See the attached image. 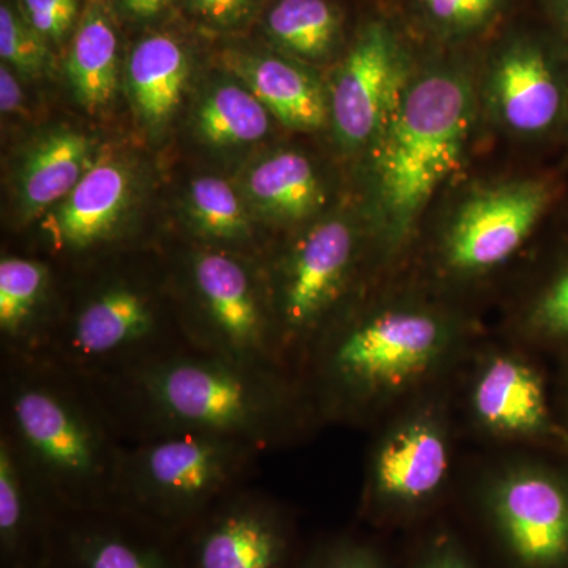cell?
Listing matches in <instances>:
<instances>
[{
  "instance_id": "obj_10",
  "label": "cell",
  "mask_w": 568,
  "mask_h": 568,
  "mask_svg": "<svg viewBox=\"0 0 568 568\" xmlns=\"http://www.w3.org/2000/svg\"><path fill=\"white\" fill-rule=\"evenodd\" d=\"M406 65L394 33L381 22L366 26L332 85L331 118L346 148L379 136L405 92Z\"/></svg>"
},
{
  "instance_id": "obj_16",
  "label": "cell",
  "mask_w": 568,
  "mask_h": 568,
  "mask_svg": "<svg viewBox=\"0 0 568 568\" xmlns=\"http://www.w3.org/2000/svg\"><path fill=\"white\" fill-rule=\"evenodd\" d=\"M55 274L41 257L0 260V358H40L62 320L54 310Z\"/></svg>"
},
{
  "instance_id": "obj_18",
  "label": "cell",
  "mask_w": 568,
  "mask_h": 568,
  "mask_svg": "<svg viewBox=\"0 0 568 568\" xmlns=\"http://www.w3.org/2000/svg\"><path fill=\"white\" fill-rule=\"evenodd\" d=\"M227 65L287 129L315 132L331 115V103L320 82L301 67L275 55L231 52Z\"/></svg>"
},
{
  "instance_id": "obj_6",
  "label": "cell",
  "mask_w": 568,
  "mask_h": 568,
  "mask_svg": "<svg viewBox=\"0 0 568 568\" xmlns=\"http://www.w3.org/2000/svg\"><path fill=\"white\" fill-rule=\"evenodd\" d=\"M446 343L443 323L422 312L381 313L346 327L310 355L321 407L349 413L407 386L436 364Z\"/></svg>"
},
{
  "instance_id": "obj_8",
  "label": "cell",
  "mask_w": 568,
  "mask_h": 568,
  "mask_svg": "<svg viewBox=\"0 0 568 568\" xmlns=\"http://www.w3.org/2000/svg\"><path fill=\"white\" fill-rule=\"evenodd\" d=\"M354 233L343 220L317 223L280 264L271 304L284 369L298 362L342 297L354 261Z\"/></svg>"
},
{
  "instance_id": "obj_25",
  "label": "cell",
  "mask_w": 568,
  "mask_h": 568,
  "mask_svg": "<svg viewBox=\"0 0 568 568\" xmlns=\"http://www.w3.org/2000/svg\"><path fill=\"white\" fill-rule=\"evenodd\" d=\"M338 13L327 0H276L265 17L275 44L302 59L325 58L339 39Z\"/></svg>"
},
{
  "instance_id": "obj_30",
  "label": "cell",
  "mask_w": 568,
  "mask_h": 568,
  "mask_svg": "<svg viewBox=\"0 0 568 568\" xmlns=\"http://www.w3.org/2000/svg\"><path fill=\"white\" fill-rule=\"evenodd\" d=\"M426 13L444 28L467 31L478 28L497 13L504 0H420Z\"/></svg>"
},
{
  "instance_id": "obj_31",
  "label": "cell",
  "mask_w": 568,
  "mask_h": 568,
  "mask_svg": "<svg viewBox=\"0 0 568 568\" xmlns=\"http://www.w3.org/2000/svg\"><path fill=\"white\" fill-rule=\"evenodd\" d=\"M298 568H386L375 549L354 538H336L317 548Z\"/></svg>"
},
{
  "instance_id": "obj_23",
  "label": "cell",
  "mask_w": 568,
  "mask_h": 568,
  "mask_svg": "<svg viewBox=\"0 0 568 568\" xmlns=\"http://www.w3.org/2000/svg\"><path fill=\"white\" fill-rule=\"evenodd\" d=\"M74 99L95 112L111 102L118 89V36L100 3H89L78 22L65 62Z\"/></svg>"
},
{
  "instance_id": "obj_17",
  "label": "cell",
  "mask_w": 568,
  "mask_h": 568,
  "mask_svg": "<svg viewBox=\"0 0 568 568\" xmlns=\"http://www.w3.org/2000/svg\"><path fill=\"white\" fill-rule=\"evenodd\" d=\"M58 515L0 433V568H47Z\"/></svg>"
},
{
  "instance_id": "obj_33",
  "label": "cell",
  "mask_w": 568,
  "mask_h": 568,
  "mask_svg": "<svg viewBox=\"0 0 568 568\" xmlns=\"http://www.w3.org/2000/svg\"><path fill=\"white\" fill-rule=\"evenodd\" d=\"M416 568H476L462 545L450 536H437L428 541Z\"/></svg>"
},
{
  "instance_id": "obj_7",
  "label": "cell",
  "mask_w": 568,
  "mask_h": 568,
  "mask_svg": "<svg viewBox=\"0 0 568 568\" xmlns=\"http://www.w3.org/2000/svg\"><path fill=\"white\" fill-rule=\"evenodd\" d=\"M182 264L185 305L178 316L189 345L241 364L286 372L271 301L248 260L201 246L186 254Z\"/></svg>"
},
{
  "instance_id": "obj_19",
  "label": "cell",
  "mask_w": 568,
  "mask_h": 568,
  "mask_svg": "<svg viewBox=\"0 0 568 568\" xmlns=\"http://www.w3.org/2000/svg\"><path fill=\"white\" fill-rule=\"evenodd\" d=\"M95 142L77 130L44 134L26 153L18 173L21 216L32 220L62 200L95 164Z\"/></svg>"
},
{
  "instance_id": "obj_12",
  "label": "cell",
  "mask_w": 568,
  "mask_h": 568,
  "mask_svg": "<svg viewBox=\"0 0 568 568\" xmlns=\"http://www.w3.org/2000/svg\"><path fill=\"white\" fill-rule=\"evenodd\" d=\"M551 192L545 182L504 183L467 200L452 224L447 260L463 272L488 271L507 261L540 222Z\"/></svg>"
},
{
  "instance_id": "obj_5",
  "label": "cell",
  "mask_w": 568,
  "mask_h": 568,
  "mask_svg": "<svg viewBox=\"0 0 568 568\" xmlns=\"http://www.w3.org/2000/svg\"><path fill=\"white\" fill-rule=\"evenodd\" d=\"M186 346L178 313L164 312L151 287L112 275L63 308L40 358L97 384Z\"/></svg>"
},
{
  "instance_id": "obj_29",
  "label": "cell",
  "mask_w": 568,
  "mask_h": 568,
  "mask_svg": "<svg viewBox=\"0 0 568 568\" xmlns=\"http://www.w3.org/2000/svg\"><path fill=\"white\" fill-rule=\"evenodd\" d=\"M24 20L50 43H61L78 17L77 0H20Z\"/></svg>"
},
{
  "instance_id": "obj_3",
  "label": "cell",
  "mask_w": 568,
  "mask_h": 568,
  "mask_svg": "<svg viewBox=\"0 0 568 568\" xmlns=\"http://www.w3.org/2000/svg\"><path fill=\"white\" fill-rule=\"evenodd\" d=\"M470 123L469 85L428 74L405 89L377 136L376 203L388 241L398 244L462 159Z\"/></svg>"
},
{
  "instance_id": "obj_35",
  "label": "cell",
  "mask_w": 568,
  "mask_h": 568,
  "mask_svg": "<svg viewBox=\"0 0 568 568\" xmlns=\"http://www.w3.org/2000/svg\"><path fill=\"white\" fill-rule=\"evenodd\" d=\"M22 102H24V95H22L20 82L11 73L10 67L2 62V67H0V110L3 114L17 112L22 106Z\"/></svg>"
},
{
  "instance_id": "obj_1",
  "label": "cell",
  "mask_w": 568,
  "mask_h": 568,
  "mask_svg": "<svg viewBox=\"0 0 568 568\" xmlns=\"http://www.w3.org/2000/svg\"><path fill=\"white\" fill-rule=\"evenodd\" d=\"M91 386L126 444L200 433L264 452L301 420L302 388L293 375L192 346Z\"/></svg>"
},
{
  "instance_id": "obj_28",
  "label": "cell",
  "mask_w": 568,
  "mask_h": 568,
  "mask_svg": "<svg viewBox=\"0 0 568 568\" xmlns=\"http://www.w3.org/2000/svg\"><path fill=\"white\" fill-rule=\"evenodd\" d=\"M50 41L44 40L10 3L0 6V58L24 78H41L52 69Z\"/></svg>"
},
{
  "instance_id": "obj_11",
  "label": "cell",
  "mask_w": 568,
  "mask_h": 568,
  "mask_svg": "<svg viewBox=\"0 0 568 568\" xmlns=\"http://www.w3.org/2000/svg\"><path fill=\"white\" fill-rule=\"evenodd\" d=\"M47 568H182L175 538L121 507L59 511Z\"/></svg>"
},
{
  "instance_id": "obj_21",
  "label": "cell",
  "mask_w": 568,
  "mask_h": 568,
  "mask_svg": "<svg viewBox=\"0 0 568 568\" xmlns=\"http://www.w3.org/2000/svg\"><path fill=\"white\" fill-rule=\"evenodd\" d=\"M473 405L478 420L508 436L537 435L548 424L540 377L514 357H496L478 376Z\"/></svg>"
},
{
  "instance_id": "obj_14",
  "label": "cell",
  "mask_w": 568,
  "mask_h": 568,
  "mask_svg": "<svg viewBox=\"0 0 568 568\" xmlns=\"http://www.w3.org/2000/svg\"><path fill=\"white\" fill-rule=\"evenodd\" d=\"M448 446L435 418L420 416L395 428L373 458L372 497L381 510L420 506L443 487Z\"/></svg>"
},
{
  "instance_id": "obj_15",
  "label": "cell",
  "mask_w": 568,
  "mask_h": 568,
  "mask_svg": "<svg viewBox=\"0 0 568 568\" xmlns=\"http://www.w3.org/2000/svg\"><path fill=\"white\" fill-rule=\"evenodd\" d=\"M130 174L115 160H97L43 223L54 256H85L114 239L130 200Z\"/></svg>"
},
{
  "instance_id": "obj_26",
  "label": "cell",
  "mask_w": 568,
  "mask_h": 568,
  "mask_svg": "<svg viewBox=\"0 0 568 568\" xmlns=\"http://www.w3.org/2000/svg\"><path fill=\"white\" fill-rule=\"evenodd\" d=\"M268 112L250 89L226 82L213 89L196 112V130L213 145H241L263 140Z\"/></svg>"
},
{
  "instance_id": "obj_13",
  "label": "cell",
  "mask_w": 568,
  "mask_h": 568,
  "mask_svg": "<svg viewBox=\"0 0 568 568\" xmlns=\"http://www.w3.org/2000/svg\"><path fill=\"white\" fill-rule=\"evenodd\" d=\"M497 537L519 568H568V493L551 478L519 470L488 500Z\"/></svg>"
},
{
  "instance_id": "obj_37",
  "label": "cell",
  "mask_w": 568,
  "mask_h": 568,
  "mask_svg": "<svg viewBox=\"0 0 568 568\" xmlns=\"http://www.w3.org/2000/svg\"><path fill=\"white\" fill-rule=\"evenodd\" d=\"M558 9L568 24V0H558Z\"/></svg>"
},
{
  "instance_id": "obj_2",
  "label": "cell",
  "mask_w": 568,
  "mask_h": 568,
  "mask_svg": "<svg viewBox=\"0 0 568 568\" xmlns=\"http://www.w3.org/2000/svg\"><path fill=\"white\" fill-rule=\"evenodd\" d=\"M0 433L59 511L118 507L129 444L91 384L44 358H0Z\"/></svg>"
},
{
  "instance_id": "obj_36",
  "label": "cell",
  "mask_w": 568,
  "mask_h": 568,
  "mask_svg": "<svg viewBox=\"0 0 568 568\" xmlns=\"http://www.w3.org/2000/svg\"><path fill=\"white\" fill-rule=\"evenodd\" d=\"M171 2L173 0H122V6L130 17L151 20L159 17L166 7L171 6Z\"/></svg>"
},
{
  "instance_id": "obj_32",
  "label": "cell",
  "mask_w": 568,
  "mask_h": 568,
  "mask_svg": "<svg viewBox=\"0 0 568 568\" xmlns=\"http://www.w3.org/2000/svg\"><path fill=\"white\" fill-rule=\"evenodd\" d=\"M254 3L256 0H190L197 17L219 28L244 21L252 13Z\"/></svg>"
},
{
  "instance_id": "obj_9",
  "label": "cell",
  "mask_w": 568,
  "mask_h": 568,
  "mask_svg": "<svg viewBox=\"0 0 568 568\" xmlns=\"http://www.w3.org/2000/svg\"><path fill=\"white\" fill-rule=\"evenodd\" d=\"M175 547L182 568H294L290 518L248 485L209 508Z\"/></svg>"
},
{
  "instance_id": "obj_27",
  "label": "cell",
  "mask_w": 568,
  "mask_h": 568,
  "mask_svg": "<svg viewBox=\"0 0 568 568\" xmlns=\"http://www.w3.org/2000/svg\"><path fill=\"white\" fill-rule=\"evenodd\" d=\"M189 211L197 233L222 248L244 245L252 237V224L244 205L223 179L212 175L194 179L189 186Z\"/></svg>"
},
{
  "instance_id": "obj_34",
  "label": "cell",
  "mask_w": 568,
  "mask_h": 568,
  "mask_svg": "<svg viewBox=\"0 0 568 568\" xmlns=\"http://www.w3.org/2000/svg\"><path fill=\"white\" fill-rule=\"evenodd\" d=\"M537 316L548 331L568 334V272L544 298Z\"/></svg>"
},
{
  "instance_id": "obj_20",
  "label": "cell",
  "mask_w": 568,
  "mask_h": 568,
  "mask_svg": "<svg viewBox=\"0 0 568 568\" xmlns=\"http://www.w3.org/2000/svg\"><path fill=\"white\" fill-rule=\"evenodd\" d=\"M493 95L500 118L518 133H540L558 119L559 82L544 52L521 44L497 62Z\"/></svg>"
},
{
  "instance_id": "obj_24",
  "label": "cell",
  "mask_w": 568,
  "mask_h": 568,
  "mask_svg": "<svg viewBox=\"0 0 568 568\" xmlns=\"http://www.w3.org/2000/svg\"><path fill=\"white\" fill-rule=\"evenodd\" d=\"M245 190L260 211L280 222H301L324 204L315 168L297 152L275 153L254 164Z\"/></svg>"
},
{
  "instance_id": "obj_4",
  "label": "cell",
  "mask_w": 568,
  "mask_h": 568,
  "mask_svg": "<svg viewBox=\"0 0 568 568\" xmlns=\"http://www.w3.org/2000/svg\"><path fill=\"white\" fill-rule=\"evenodd\" d=\"M261 448L200 433L129 444L118 507L174 538L235 489L246 487Z\"/></svg>"
},
{
  "instance_id": "obj_22",
  "label": "cell",
  "mask_w": 568,
  "mask_h": 568,
  "mask_svg": "<svg viewBox=\"0 0 568 568\" xmlns=\"http://www.w3.org/2000/svg\"><path fill=\"white\" fill-rule=\"evenodd\" d=\"M189 69L186 52L173 37L155 33L133 48L126 84L138 114L151 129H162L178 111Z\"/></svg>"
}]
</instances>
